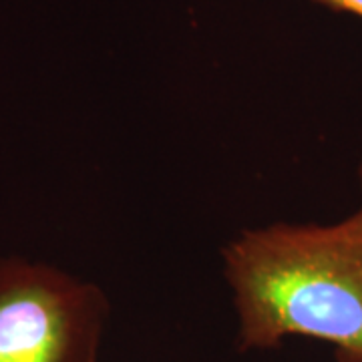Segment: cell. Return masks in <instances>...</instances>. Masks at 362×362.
Listing matches in <instances>:
<instances>
[{
	"label": "cell",
	"mask_w": 362,
	"mask_h": 362,
	"mask_svg": "<svg viewBox=\"0 0 362 362\" xmlns=\"http://www.w3.org/2000/svg\"><path fill=\"white\" fill-rule=\"evenodd\" d=\"M358 183L361 204L344 220L247 228L223 246L238 350L300 337L330 344L337 362H362V163Z\"/></svg>",
	"instance_id": "6da1fadb"
},
{
	"label": "cell",
	"mask_w": 362,
	"mask_h": 362,
	"mask_svg": "<svg viewBox=\"0 0 362 362\" xmlns=\"http://www.w3.org/2000/svg\"><path fill=\"white\" fill-rule=\"evenodd\" d=\"M109 300L45 262L0 258V362H99Z\"/></svg>",
	"instance_id": "7a4b0ae2"
},
{
	"label": "cell",
	"mask_w": 362,
	"mask_h": 362,
	"mask_svg": "<svg viewBox=\"0 0 362 362\" xmlns=\"http://www.w3.org/2000/svg\"><path fill=\"white\" fill-rule=\"evenodd\" d=\"M316 2H320L332 11L354 14V16L362 18V0H316Z\"/></svg>",
	"instance_id": "3957f363"
}]
</instances>
